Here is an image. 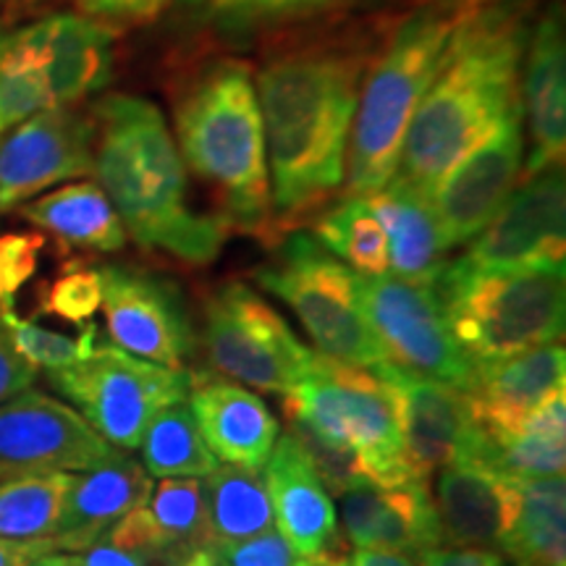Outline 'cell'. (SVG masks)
I'll return each instance as SVG.
<instances>
[{
  "mask_svg": "<svg viewBox=\"0 0 566 566\" xmlns=\"http://www.w3.org/2000/svg\"><path fill=\"white\" fill-rule=\"evenodd\" d=\"M95 122L71 105L34 113L0 142V210H11L55 184L92 174Z\"/></svg>",
  "mask_w": 566,
  "mask_h": 566,
  "instance_id": "cell-15",
  "label": "cell"
},
{
  "mask_svg": "<svg viewBox=\"0 0 566 566\" xmlns=\"http://www.w3.org/2000/svg\"><path fill=\"white\" fill-rule=\"evenodd\" d=\"M349 566H417V558L399 551L357 548L349 556Z\"/></svg>",
  "mask_w": 566,
  "mask_h": 566,
  "instance_id": "cell-46",
  "label": "cell"
},
{
  "mask_svg": "<svg viewBox=\"0 0 566 566\" xmlns=\"http://www.w3.org/2000/svg\"><path fill=\"white\" fill-rule=\"evenodd\" d=\"M520 520L501 551L516 566H566L564 478L520 480Z\"/></svg>",
  "mask_w": 566,
  "mask_h": 566,
  "instance_id": "cell-29",
  "label": "cell"
},
{
  "mask_svg": "<svg viewBox=\"0 0 566 566\" xmlns=\"http://www.w3.org/2000/svg\"><path fill=\"white\" fill-rule=\"evenodd\" d=\"M147 504L163 533L184 556H192L195 551L208 548L212 543L202 483L197 478H163Z\"/></svg>",
  "mask_w": 566,
  "mask_h": 566,
  "instance_id": "cell-35",
  "label": "cell"
},
{
  "mask_svg": "<svg viewBox=\"0 0 566 566\" xmlns=\"http://www.w3.org/2000/svg\"><path fill=\"white\" fill-rule=\"evenodd\" d=\"M346 537L354 548L399 551L417 556L443 546L441 516L430 499L428 480L401 485H357L338 495Z\"/></svg>",
  "mask_w": 566,
  "mask_h": 566,
  "instance_id": "cell-17",
  "label": "cell"
},
{
  "mask_svg": "<svg viewBox=\"0 0 566 566\" xmlns=\"http://www.w3.org/2000/svg\"><path fill=\"white\" fill-rule=\"evenodd\" d=\"M103 304V281L95 268H69L42 296V310L69 323H87Z\"/></svg>",
  "mask_w": 566,
  "mask_h": 566,
  "instance_id": "cell-39",
  "label": "cell"
},
{
  "mask_svg": "<svg viewBox=\"0 0 566 566\" xmlns=\"http://www.w3.org/2000/svg\"><path fill=\"white\" fill-rule=\"evenodd\" d=\"M283 396V415H300L331 441L357 451L373 485L415 480L405 462V396L396 365L357 367L315 352L307 375Z\"/></svg>",
  "mask_w": 566,
  "mask_h": 566,
  "instance_id": "cell-7",
  "label": "cell"
},
{
  "mask_svg": "<svg viewBox=\"0 0 566 566\" xmlns=\"http://www.w3.org/2000/svg\"><path fill=\"white\" fill-rule=\"evenodd\" d=\"M436 509L451 548H504L520 520L522 483L480 467L446 464Z\"/></svg>",
  "mask_w": 566,
  "mask_h": 566,
  "instance_id": "cell-20",
  "label": "cell"
},
{
  "mask_svg": "<svg viewBox=\"0 0 566 566\" xmlns=\"http://www.w3.org/2000/svg\"><path fill=\"white\" fill-rule=\"evenodd\" d=\"M176 566H223V564L218 562L216 556H212L210 548H200V551H195L192 556H187L181 564H176Z\"/></svg>",
  "mask_w": 566,
  "mask_h": 566,
  "instance_id": "cell-49",
  "label": "cell"
},
{
  "mask_svg": "<svg viewBox=\"0 0 566 566\" xmlns=\"http://www.w3.org/2000/svg\"><path fill=\"white\" fill-rule=\"evenodd\" d=\"M263 472H250L237 464H216L202 480L205 512L212 541H247L275 530L273 506L268 499Z\"/></svg>",
  "mask_w": 566,
  "mask_h": 566,
  "instance_id": "cell-30",
  "label": "cell"
},
{
  "mask_svg": "<svg viewBox=\"0 0 566 566\" xmlns=\"http://www.w3.org/2000/svg\"><path fill=\"white\" fill-rule=\"evenodd\" d=\"M470 6L475 3L420 6L394 27L373 55L346 153L344 181L349 195L378 192L396 176L409 124Z\"/></svg>",
  "mask_w": 566,
  "mask_h": 566,
  "instance_id": "cell-5",
  "label": "cell"
},
{
  "mask_svg": "<svg viewBox=\"0 0 566 566\" xmlns=\"http://www.w3.org/2000/svg\"><path fill=\"white\" fill-rule=\"evenodd\" d=\"M21 216L53 233L63 244L95 252H118L126 244V229L101 184L76 181L21 208Z\"/></svg>",
  "mask_w": 566,
  "mask_h": 566,
  "instance_id": "cell-28",
  "label": "cell"
},
{
  "mask_svg": "<svg viewBox=\"0 0 566 566\" xmlns=\"http://www.w3.org/2000/svg\"><path fill=\"white\" fill-rule=\"evenodd\" d=\"M527 38L522 0H480L467 9L409 124L396 179L430 195L438 179L520 103Z\"/></svg>",
  "mask_w": 566,
  "mask_h": 566,
  "instance_id": "cell-2",
  "label": "cell"
},
{
  "mask_svg": "<svg viewBox=\"0 0 566 566\" xmlns=\"http://www.w3.org/2000/svg\"><path fill=\"white\" fill-rule=\"evenodd\" d=\"M189 409L212 457L263 472L279 438V420L258 394L229 380L197 378L192 373Z\"/></svg>",
  "mask_w": 566,
  "mask_h": 566,
  "instance_id": "cell-21",
  "label": "cell"
},
{
  "mask_svg": "<svg viewBox=\"0 0 566 566\" xmlns=\"http://www.w3.org/2000/svg\"><path fill=\"white\" fill-rule=\"evenodd\" d=\"M436 3H480V0H436Z\"/></svg>",
  "mask_w": 566,
  "mask_h": 566,
  "instance_id": "cell-51",
  "label": "cell"
},
{
  "mask_svg": "<svg viewBox=\"0 0 566 566\" xmlns=\"http://www.w3.org/2000/svg\"><path fill=\"white\" fill-rule=\"evenodd\" d=\"M45 237L32 231L3 233L0 237V310L13 307L19 289L38 273Z\"/></svg>",
  "mask_w": 566,
  "mask_h": 566,
  "instance_id": "cell-40",
  "label": "cell"
},
{
  "mask_svg": "<svg viewBox=\"0 0 566 566\" xmlns=\"http://www.w3.org/2000/svg\"><path fill=\"white\" fill-rule=\"evenodd\" d=\"M313 237L357 275L388 273V242L363 195H346L315 218Z\"/></svg>",
  "mask_w": 566,
  "mask_h": 566,
  "instance_id": "cell-32",
  "label": "cell"
},
{
  "mask_svg": "<svg viewBox=\"0 0 566 566\" xmlns=\"http://www.w3.org/2000/svg\"><path fill=\"white\" fill-rule=\"evenodd\" d=\"M55 105L87 101L108 87L116 66V32L82 13H53L34 21Z\"/></svg>",
  "mask_w": 566,
  "mask_h": 566,
  "instance_id": "cell-24",
  "label": "cell"
},
{
  "mask_svg": "<svg viewBox=\"0 0 566 566\" xmlns=\"http://www.w3.org/2000/svg\"><path fill=\"white\" fill-rule=\"evenodd\" d=\"M55 391L116 449H137L160 409L192 391V373L174 370L111 344H97L82 363L48 373Z\"/></svg>",
  "mask_w": 566,
  "mask_h": 566,
  "instance_id": "cell-9",
  "label": "cell"
},
{
  "mask_svg": "<svg viewBox=\"0 0 566 566\" xmlns=\"http://www.w3.org/2000/svg\"><path fill=\"white\" fill-rule=\"evenodd\" d=\"M55 108L34 24L0 38V137L34 113Z\"/></svg>",
  "mask_w": 566,
  "mask_h": 566,
  "instance_id": "cell-31",
  "label": "cell"
},
{
  "mask_svg": "<svg viewBox=\"0 0 566 566\" xmlns=\"http://www.w3.org/2000/svg\"><path fill=\"white\" fill-rule=\"evenodd\" d=\"M101 281L113 344L147 363L184 370L197 342L176 283L129 265H103Z\"/></svg>",
  "mask_w": 566,
  "mask_h": 566,
  "instance_id": "cell-14",
  "label": "cell"
},
{
  "mask_svg": "<svg viewBox=\"0 0 566 566\" xmlns=\"http://www.w3.org/2000/svg\"><path fill=\"white\" fill-rule=\"evenodd\" d=\"M153 493L145 467L116 457L95 470L71 472L53 537L66 554H82L103 541L113 522L147 504Z\"/></svg>",
  "mask_w": 566,
  "mask_h": 566,
  "instance_id": "cell-23",
  "label": "cell"
},
{
  "mask_svg": "<svg viewBox=\"0 0 566 566\" xmlns=\"http://www.w3.org/2000/svg\"><path fill=\"white\" fill-rule=\"evenodd\" d=\"M370 32L292 40L258 71L275 231L296 226L344 187L359 90L378 53Z\"/></svg>",
  "mask_w": 566,
  "mask_h": 566,
  "instance_id": "cell-1",
  "label": "cell"
},
{
  "mask_svg": "<svg viewBox=\"0 0 566 566\" xmlns=\"http://www.w3.org/2000/svg\"><path fill=\"white\" fill-rule=\"evenodd\" d=\"M417 566H504L499 554L485 548H428L415 556Z\"/></svg>",
  "mask_w": 566,
  "mask_h": 566,
  "instance_id": "cell-44",
  "label": "cell"
},
{
  "mask_svg": "<svg viewBox=\"0 0 566 566\" xmlns=\"http://www.w3.org/2000/svg\"><path fill=\"white\" fill-rule=\"evenodd\" d=\"M34 378H38V370L13 349L9 331H6L3 317H0V405L9 401L11 396L32 388Z\"/></svg>",
  "mask_w": 566,
  "mask_h": 566,
  "instance_id": "cell-43",
  "label": "cell"
},
{
  "mask_svg": "<svg viewBox=\"0 0 566 566\" xmlns=\"http://www.w3.org/2000/svg\"><path fill=\"white\" fill-rule=\"evenodd\" d=\"M103 541L113 548L126 551V554L142 558V562L150 566H176L187 558L171 541H168V535L163 533L158 522H155L150 506L145 504L132 509V512L124 514L118 522H113L108 533L103 535Z\"/></svg>",
  "mask_w": 566,
  "mask_h": 566,
  "instance_id": "cell-38",
  "label": "cell"
},
{
  "mask_svg": "<svg viewBox=\"0 0 566 566\" xmlns=\"http://www.w3.org/2000/svg\"><path fill=\"white\" fill-rule=\"evenodd\" d=\"M82 17L108 30H134L155 24L163 13L171 11L174 0H76Z\"/></svg>",
  "mask_w": 566,
  "mask_h": 566,
  "instance_id": "cell-42",
  "label": "cell"
},
{
  "mask_svg": "<svg viewBox=\"0 0 566 566\" xmlns=\"http://www.w3.org/2000/svg\"><path fill=\"white\" fill-rule=\"evenodd\" d=\"M139 446L150 478H205L218 464L202 441L189 401L160 409L147 424Z\"/></svg>",
  "mask_w": 566,
  "mask_h": 566,
  "instance_id": "cell-33",
  "label": "cell"
},
{
  "mask_svg": "<svg viewBox=\"0 0 566 566\" xmlns=\"http://www.w3.org/2000/svg\"><path fill=\"white\" fill-rule=\"evenodd\" d=\"M254 279L294 310L317 354L357 367L388 363L359 302L357 273L313 233H289L273 263L260 268Z\"/></svg>",
  "mask_w": 566,
  "mask_h": 566,
  "instance_id": "cell-8",
  "label": "cell"
},
{
  "mask_svg": "<svg viewBox=\"0 0 566 566\" xmlns=\"http://www.w3.org/2000/svg\"><path fill=\"white\" fill-rule=\"evenodd\" d=\"M522 116H527L530 155L525 176L564 166L566 153V42L562 6L537 19L522 63Z\"/></svg>",
  "mask_w": 566,
  "mask_h": 566,
  "instance_id": "cell-18",
  "label": "cell"
},
{
  "mask_svg": "<svg viewBox=\"0 0 566 566\" xmlns=\"http://www.w3.org/2000/svg\"><path fill=\"white\" fill-rule=\"evenodd\" d=\"M556 391H566V352L562 342L478 367V380L472 391H467V405L472 422L480 424L493 441H504L520 433L527 415Z\"/></svg>",
  "mask_w": 566,
  "mask_h": 566,
  "instance_id": "cell-19",
  "label": "cell"
},
{
  "mask_svg": "<svg viewBox=\"0 0 566 566\" xmlns=\"http://www.w3.org/2000/svg\"><path fill=\"white\" fill-rule=\"evenodd\" d=\"M0 317H3L6 331H9V338L13 349L21 359H27L34 370L45 367L51 370H63V367H71L82 363L84 357H90L92 349L97 346V325L90 323L87 328L82 331L80 338H69L55 334V331L42 328V325L32 321H21L13 313V307L0 310Z\"/></svg>",
  "mask_w": 566,
  "mask_h": 566,
  "instance_id": "cell-36",
  "label": "cell"
},
{
  "mask_svg": "<svg viewBox=\"0 0 566 566\" xmlns=\"http://www.w3.org/2000/svg\"><path fill=\"white\" fill-rule=\"evenodd\" d=\"M90 116L95 122L92 174L126 237L184 263H212L229 226L221 216L189 208L187 166L158 105L137 95H105Z\"/></svg>",
  "mask_w": 566,
  "mask_h": 566,
  "instance_id": "cell-3",
  "label": "cell"
},
{
  "mask_svg": "<svg viewBox=\"0 0 566 566\" xmlns=\"http://www.w3.org/2000/svg\"><path fill=\"white\" fill-rule=\"evenodd\" d=\"M61 543L55 537H32V541H17V537H0V566H30L34 558L55 554Z\"/></svg>",
  "mask_w": 566,
  "mask_h": 566,
  "instance_id": "cell-45",
  "label": "cell"
},
{
  "mask_svg": "<svg viewBox=\"0 0 566 566\" xmlns=\"http://www.w3.org/2000/svg\"><path fill=\"white\" fill-rule=\"evenodd\" d=\"M275 527L300 556H313L334 537L336 506L321 475L292 433L275 438L263 467Z\"/></svg>",
  "mask_w": 566,
  "mask_h": 566,
  "instance_id": "cell-22",
  "label": "cell"
},
{
  "mask_svg": "<svg viewBox=\"0 0 566 566\" xmlns=\"http://www.w3.org/2000/svg\"><path fill=\"white\" fill-rule=\"evenodd\" d=\"M357 292L388 363L457 391H472L478 367L451 334L433 283L394 273L357 275Z\"/></svg>",
  "mask_w": 566,
  "mask_h": 566,
  "instance_id": "cell-11",
  "label": "cell"
},
{
  "mask_svg": "<svg viewBox=\"0 0 566 566\" xmlns=\"http://www.w3.org/2000/svg\"><path fill=\"white\" fill-rule=\"evenodd\" d=\"M0 38H3V32H0Z\"/></svg>",
  "mask_w": 566,
  "mask_h": 566,
  "instance_id": "cell-52",
  "label": "cell"
},
{
  "mask_svg": "<svg viewBox=\"0 0 566 566\" xmlns=\"http://www.w3.org/2000/svg\"><path fill=\"white\" fill-rule=\"evenodd\" d=\"M122 457L76 409L48 394L21 391L0 405V483L48 472L95 470Z\"/></svg>",
  "mask_w": 566,
  "mask_h": 566,
  "instance_id": "cell-13",
  "label": "cell"
},
{
  "mask_svg": "<svg viewBox=\"0 0 566 566\" xmlns=\"http://www.w3.org/2000/svg\"><path fill=\"white\" fill-rule=\"evenodd\" d=\"M30 566H76V556L66 554V551H55V554H45L34 558Z\"/></svg>",
  "mask_w": 566,
  "mask_h": 566,
  "instance_id": "cell-48",
  "label": "cell"
},
{
  "mask_svg": "<svg viewBox=\"0 0 566 566\" xmlns=\"http://www.w3.org/2000/svg\"><path fill=\"white\" fill-rule=\"evenodd\" d=\"M202 346L210 365L268 394H289L307 375L315 352L242 281L218 286L205 302Z\"/></svg>",
  "mask_w": 566,
  "mask_h": 566,
  "instance_id": "cell-10",
  "label": "cell"
},
{
  "mask_svg": "<svg viewBox=\"0 0 566 566\" xmlns=\"http://www.w3.org/2000/svg\"><path fill=\"white\" fill-rule=\"evenodd\" d=\"M446 323L475 367L562 342L564 265L485 268L459 258L433 281Z\"/></svg>",
  "mask_w": 566,
  "mask_h": 566,
  "instance_id": "cell-6",
  "label": "cell"
},
{
  "mask_svg": "<svg viewBox=\"0 0 566 566\" xmlns=\"http://www.w3.org/2000/svg\"><path fill=\"white\" fill-rule=\"evenodd\" d=\"M349 546L342 535L331 537L325 546L313 556H300V564L296 566H349Z\"/></svg>",
  "mask_w": 566,
  "mask_h": 566,
  "instance_id": "cell-47",
  "label": "cell"
},
{
  "mask_svg": "<svg viewBox=\"0 0 566 566\" xmlns=\"http://www.w3.org/2000/svg\"><path fill=\"white\" fill-rule=\"evenodd\" d=\"M289 422V433H292L300 446L304 449V454L310 457L315 472L321 475L325 491L342 495L352 488L370 483L367 480L365 464L363 459L357 457V451H352L349 446L331 441L328 436H323L321 430H315L304 417L300 415H286Z\"/></svg>",
  "mask_w": 566,
  "mask_h": 566,
  "instance_id": "cell-37",
  "label": "cell"
},
{
  "mask_svg": "<svg viewBox=\"0 0 566 566\" xmlns=\"http://www.w3.org/2000/svg\"><path fill=\"white\" fill-rule=\"evenodd\" d=\"M174 134L184 166L218 195L229 231L275 233L263 118L250 63L229 55L195 63L176 82Z\"/></svg>",
  "mask_w": 566,
  "mask_h": 566,
  "instance_id": "cell-4",
  "label": "cell"
},
{
  "mask_svg": "<svg viewBox=\"0 0 566 566\" xmlns=\"http://www.w3.org/2000/svg\"><path fill=\"white\" fill-rule=\"evenodd\" d=\"M522 158H525V116H522V103H516L430 189L428 200L433 205L449 250L470 244L501 210L520 181Z\"/></svg>",
  "mask_w": 566,
  "mask_h": 566,
  "instance_id": "cell-12",
  "label": "cell"
},
{
  "mask_svg": "<svg viewBox=\"0 0 566 566\" xmlns=\"http://www.w3.org/2000/svg\"><path fill=\"white\" fill-rule=\"evenodd\" d=\"M363 197L384 226L388 273L417 283H433L449 263V247L443 242L428 195L394 176L384 189Z\"/></svg>",
  "mask_w": 566,
  "mask_h": 566,
  "instance_id": "cell-27",
  "label": "cell"
},
{
  "mask_svg": "<svg viewBox=\"0 0 566 566\" xmlns=\"http://www.w3.org/2000/svg\"><path fill=\"white\" fill-rule=\"evenodd\" d=\"M401 396H405V462L415 480H428L436 470L451 464L472 417L467 394L457 388L420 378L396 367Z\"/></svg>",
  "mask_w": 566,
  "mask_h": 566,
  "instance_id": "cell-26",
  "label": "cell"
},
{
  "mask_svg": "<svg viewBox=\"0 0 566 566\" xmlns=\"http://www.w3.org/2000/svg\"><path fill=\"white\" fill-rule=\"evenodd\" d=\"M354 0H174L171 19L189 40L242 48L254 38L328 17Z\"/></svg>",
  "mask_w": 566,
  "mask_h": 566,
  "instance_id": "cell-25",
  "label": "cell"
},
{
  "mask_svg": "<svg viewBox=\"0 0 566 566\" xmlns=\"http://www.w3.org/2000/svg\"><path fill=\"white\" fill-rule=\"evenodd\" d=\"M0 6H3L6 11H21L30 6V0H0Z\"/></svg>",
  "mask_w": 566,
  "mask_h": 566,
  "instance_id": "cell-50",
  "label": "cell"
},
{
  "mask_svg": "<svg viewBox=\"0 0 566 566\" xmlns=\"http://www.w3.org/2000/svg\"><path fill=\"white\" fill-rule=\"evenodd\" d=\"M71 472H48L0 483V537H51L59 525Z\"/></svg>",
  "mask_w": 566,
  "mask_h": 566,
  "instance_id": "cell-34",
  "label": "cell"
},
{
  "mask_svg": "<svg viewBox=\"0 0 566 566\" xmlns=\"http://www.w3.org/2000/svg\"><path fill=\"white\" fill-rule=\"evenodd\" d=\"M566 181L564 166L527 174L501 210L470 242L464 258L485 268L564 265Z\"/></svg>",
  "mask_w": 566,
  "mask_h": 566,
  "instance_id": "cell-16",
  "label": "cell"
},
{
  "mask_svg": "<svg viewBox=\"0 0 566 566\" xmlns=\"http://www.w3.org/2000/svg\"><path fill=\"white\" fill-rule=\"evenodd\" d=\"M212 556L223 566H296L300 554L283 541L279 530H268L247 541H212Z\"/></svg>",
  "mask_w": 566,
  "mask_h": 566,
  "instance_id": "cell-41",
  "label": "cell"
}]
</instances>
